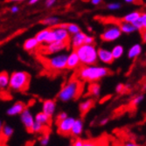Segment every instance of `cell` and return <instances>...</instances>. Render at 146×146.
Here are the masks:
<instances>
[{
    "label": "cell",
    "instance_id": "obj_1",
    "mask_svg": "<svg viewBox=\"0 0 146 146\" xmlns=\"http://www.w3.org/2000/svg\"><path fill=\"white\" fill-rule=\"evenodd\" d=\"M110 74V70L107 68L99 67L94 65H87L78 72L79 78L82 81L93 82H97Z\"/></svg>",
    "mask_w": 146,
    "mask_h": 146
},
{
    "label": "cell",
    "instance_id": "obj_2",
    "mask_svg": "<svg viewBox=\"0 0 146 146\" xmlns=\"http://www.w3.org/2000/svg\"><path fill=\"white\" fill-rule=\"evenodd\" d=\"M83 84L79 80L71 79L70 81L64 85L58 94V98L61 102H69L74 100L82 95L83 91Z\"/></svg>",
    "mask_w": 146,
    "mask_h": 146
},
{
    "label": "cell",
    "instance_id": "obj_3",
    "mask_svg": "<svg viewBox=\"0 0 146 146\" xmlns=\"http://www.w3.org/2000/svg\"><path fill=\"white\" fill-rule=\"evenodd\" d=\"M31 76L28 73L24 71L13 72L10 75L9 88L17 92L26 91L29 88Z\"/></svg>",
    "mask_w": 146,
    "mask_h": 146
},
{
    "label": "cell",
    "instance_id": "obj_4",
    "mask_svg": "<svg viewBox=\"0 0 146 146\" xmlns=\"http://www.w3.org/2000/svg\"><path fill=\"white\" fill-rule=\"evenodd\" d=\"M74 50L78 54L81 63L84 66L95 65L97 62L98 54L94 44H83Z\"/></svg>",
    "mask_w": 146,
    "mask_h": 146
},
{
    "label": "cell",
    "instance_id": "obj_5",
    "mask_svg": "<svg viewBox=\"0 0 146 146\" xmlns=\"http://www.w3.org/2000/svg\"><path fill=\"white\" fill-rule=\"evenodd\" d=\"M68 54H58L49 59H45L44 64L48 68V69L52 71H61L67 68Z\"/></svg>",
    "mask_w": 146,
    "mask_h": 146
},
{
    "label": "cell",
    "instance_id": "obj_6",
    "mask_svg": "<svg viewBox=\"0 0 146 146\" xmlns=\"http://www.w3.org/2000/svg\"><path fill=\"white\" fill-rule=\"evenodd\" d=\"M70 46V42H64V41H54L50 44H44L41 46L40 51L45 54H54L57 52L67 49Z\"/></svg>",
    "mask_w": 146,
    "mask_h": 146
},
{
    "label": "cell",
    "instance_id": "obj_7",
    "mask_svg": "<svg viewBox=\"0 0 146 146\" xmlns=\"http://www.w3.org/2000/svg\"><path fill=\"white\" fill-rule=\"evenodd\" d=\"M121 34L122 31L119 27V25H110V27L106 28L104 32L101 34V38L103 41L111 42L120 38Z\"/></svg>",
    "mask_w": 146,
    "mask_h": 146
},
{
    "label": "cell",
    "instance_id": "obj_8",
    "mask_svg": "<svg viewBox=\"0 0 146 146\" xmlns=\"http://www.w3.org/2000/svg\"><path fill=\"white\" fill-rule=\"evenodd\" d=\"M75 119L73 117H67L64 120L56 123L58 127V132L62 136H68L71 134V130L74 123Z\"/></svg>",
    "mask_w": 146,
    "mask_h": 146
},
{
    "label": "cell",
    "instance_id": "obj_9",
    "mask_svg": "<svg viewBox=\"0 0 146 146\" xmlns=\"http://www.w3.org/2000/svg\"><path fill=\"white\" fill-rule=\"evenodd\" d=\"M54 30L55 35V41H64V42H70V36L69 32L67 29H64L59 26H54L52 27Z\"/></svg>",
    "mask_w": 146,
    "mask_h": 146
},
{
    "label": "cell",
    "instance_id": "obj_10",
    "mask_svg": "<svg viewBox=\"0 0 146 146\" xmlns=\"http://www.w3.org/2000/svg\"><path fill=\"white\" fill-rule=\"evenodd\" d=\"M21 121L23 123V124L25 125L26 130L28 132H32V128L35 123L34 121V118L33 116L32 115L31 112L28 110H25L22 113H21Z\"/></svg>",
    "mask_w": 146,
    "mask_h": 146
},
{
    "label": "cell",
    "instance_id": "obj_11",
    "mask_svg": "<svg viewBox=\"0 0 146 146\" xmlns=\"http://www.w3.org/2000/svg\"><path fill=\"white\" fill-rule=\"evenodd\" d=\"M97 54H98V59L105 63V64H111L113 63L115 58L112 54V52L104 49V48H99L97 50Z\"/></svg>",
    "mask_w": 146,
    "mask_h": 146
},
{
    "label": "cell",
    "instance_id": "obj_12",
    "mask_svg": "<svg viewBox=\"0 0 146 146\" xmlns=\"http://www.w3.org/2000/svg\"><path fill=\"white\" fill-rule=\"evenodd\" d=\"M80 64H81V60H80V58L78 56V54L76 52V51H73L68 56V60H67V68L68 69H75L77 68Z\"/></svg>",
    "mask_w": 146,
    "mask_h": 146
},
{
    "label": "cell",
    "instance_id": "obj_13",
    "mask_svg": "<svg viewBox=\"0 0 146 146\" xmlns=\"http://www.w3.org/2000/svg\"><path fill=\"white\" fill-rule=\"evenodd\" d=\"M86 34L82 33V32H79L75 34H74L73 38H72V40H71V44L74 49L78 48L79 46H81L82 45L84 44L85 41V38H86Z\"/></svg>",
    "mask_w": 146,
    "mask_h": 146
},
{
    "label": "cell",
    "instance_id": "obj_14",
    "mask_svg": "<svg viewBox=\"0 0 146 146\" xmlns=\"http://www.w3.org/2000/svg\"><path fill=\"white\" fill-rule=\"evenodd\" d=\"M25 110V104L22 102H18L15 104H13L12 107H11L7 110V114L9 115H21V113Z\"/></svg>",
    "mask_w": 146,
    "mask_h": 146
},
{
    "label": "cell",
    "instance_id": "obj_15",
    "mask_svg": "<svg viewBox=\"0 0 146 146\" xmlns=\"http://www.w3.org/2000/svg\"><path fill=\"white\" fill-rule=\"evenodd\" d=\"M56 110V102L54 100H46L43 102L42 110L50 116H52Z\"/></svg>",
    "mask_w": 146,
    "mask_h": 146
},
{
    "label": "cell",
    "instance_id": "obj_16",
    "mask_svg": "<svg viewBox=\"0 0 146 146\" xmlns=\"http://www.w3.org/2000/svg\"><path fill=\"white\" fill-rule=\"evenodd\" d=\"M94 105H95V101L93 99H90V98L82 102L79 106V110H80V111H81L82 115V116L85 115L93 107H94Z\"/></svg>",
    "mask_w": 146,
    "mask_h": 146
},
{
    "label": "cell",
    "instance_id": "obj_17",
    "mask_svg": "<svg viewBox=\"0 0 146 146\" xmlns=\"http://www.w3.org/2000/svg\"><path fill=\"white\" fill-rule=\"evenodd\" d=\"M118 25H119V27H120L122 33H131L137 30L132 23L125 22L123 19L118 23Z\"/></svg>",
    "mask_w": 146,
    "mask_h": 146
},
{
    "label": "cell",
    "instance_id": "obj_18",
    "mask_svg": "<svg viewBox=\"0 0 146 146\" xmlns=\"http://www.w3.org/2000/svg\"><path fill=\"white\" fill-rule=\"evenodd\" d=\"M35 121L40 123L46 126L50 125L51 122H52V116L48 115L47 114H46L45 112H39L35 115Z\"/></svg>",
    "mask_w": 146,
    "mask_h": 146
},
{
    "label": "cell",
    "instance_id": "obj_19",
    "mask_svg": "<svg viewBox=\"0 0 146 146\" xmlns=\"http://www.w3.org/2000/svg\"><path fill=\"white\" fill-rule=\"evenodd\" d=\"M82 129H83V123H82V121L81 119H76L74 121V123L73 125V128H72V130H71V135L73 137H79L80 135L82 134Z\"/></svg>",
    "mask_w": 146,
    "mask_h": 146
},
{
    "label": "cell",
    "instance_id": "obj_20",
    "mask_svg": "<svg viewBox=\"0 0 146 146\" xmlns=\"http://www.w3.org/2000/svg\"><path fill=\"white\" fill-rule=\"evenodd\" d=\"M39 45V42L37 40L36 38H30L28 39H26L24 43V48L25 50L31 52L33 50H35Z\"/></svg>",
    "mask_w": 146,
    "mask_h": 146
},
{
    "label": "cell",
    "instance_id": "obj_21",
    "mask_svg": "<svg viewBox=\"0 0 146 146\" xmlns=\"http://www.w3.org/2000/svg\"><path fill=\"white\" fill-rule=\"evenodd\" d=\"M88 95L93 96H98L100 95L101 92V86L99 83H97L96 82H90V84L88 85Z\"/></svg>",
    "mask_w": 146,
    "mask_h": 146
},
{
    "label": "cell",
    "instance_id": "obj_22",
    "mask_svg": "<svg viewBox=\"0 0 146 146\" xmlns=\"http://www.w3.org/2000/svg\"><path fill=\"white\" fill-rule=\"evenodd\" d=\"M142 52V46L139 44H136L133 46H131L128 52V57L129 59H135L137 58Z\"/></svg>",
    "mask_w": 146,
    "mask_h": 146
},
{
    "label": "cell",
    "instance_id": "obj_23",
    "mask_svg": "<svg viewBox=\"0 0 146 146\" xmlns=\"http://www.w3.org/2000/svg\"><path fill=\"white\" fill-rule=\"evenodd\" d=\"M141 14L142 13L139 11H132L130 13H128L127 15H125L123 18V20L125 22H129V23H134L141 17Z\"/></svg>",
    "mask_w": 146,
    "mask_h": 146
},
{
    "label": "cell",
    "instance_id": "obj_24",
    "mask_svg": "<svg viewBox=\"0 0 146 146\" xmlns=\"http://www.w3.org/2000/svg\"><path fill=\"white\" fill-rule=\"evenodd\" d=\"M10 76L6 72L0 73V89H5L9 87Z\"/></svg>",
    "mask_w": 146,
    "mask_h": 146
},
{
    "label": "cell",
    "instance_id": "obj_25",
    "mask_svg": "<svg viewBox=\"0 0 146 146\" xmlns=\"http://www.w3.org/2000/svg\"><path fill=\"white\" fill-rule=\"evenodd\" d=\"M12 134H13V129L11 128L8 125H5V126L3 127L1 134H0V139L6 141L7 139H9L11 137Z\"/></svg>",
    "mask_w": 146,
    "mask_h": 146
},
{
    "label": "cell",
    "instance_id": "obj_26",
    "mask_svg": "<svg viewBox=\"0 0 146 146\" xmlns=\"http://www.w3.org/2000/svg\"><path fill=\"white\" fill-rule=\"evenodd\" d=\"M40 23L42 25H46L51 26V27H54V26H56L60 24V19L59 18H56V17H49V18L42 19Z\"/></svg>",
    "mask_w": 146,
    "mask_h": 146
},
{
    "label": "cell",
    "instance_id": "obj_27",
    "mask_svg": "<svg viewBox=\"0 0 146 146\" xmlns=\"http://www.w3.org/2000/svg\"><path fill=\"white\" fill-rule=\"evenodd\" d=\"M50 29H51V27L50 28H46L44 30H41L40 32H38L36 34L35 38H37V40L39 42V44H43L44 43V41H45V39H46V36H47V34L50 32Z\"/></svg>",
    "mask_w": 146,
    "mask_h": 146
},
{
    "label": "cell",
    "instance_id": "obj_28",
    "mask_svg": "<svg viewBox=\"0 0 146 146\" xmlns=\"http://www.w3.org/2000/svg\"><path fill=\"white\" fill-rule=\"evenodd\" d=\"M123 47L120 45H117L115 46V47H113L112 49V54L114 56L115 59H119V58H121L122 55L123 54Z\"/></svg>",
    "mask_w": 146,
    "mask_h": 146
},
{
    "label": "cell",
    "instance_id": "obj_29",
    "mask_svg": "<svg viewBox=\"0 0 146 146\" xmlns=\"http://www.w3.org/2000/svg\"><path fill=\"white\" fill-rule=\"evenodd\" d=\"M46 127H47V126L35 121V123H34V124H33V126L32 128L31 133H40V132H44Z\"/></svg>",
    "mask_w": 146,
    "mask_h": 146
},
{
    "label": "cell",
    "instance_id": "obj_30",
    "mask_svg": "<svg viewBox=\"0 0 146 146\" xmlns=\"http://www.w3.org/2000/svg\"><path fill=\"white\" fill-rule=\"evenodd\" d=\"M55 41V35H54V30H52V28L51 27L50 29V32L49 33L47 34L45 41L43 44H50V43H52Z\"/></svg>",
    "mask_w": 146,
    "mask_h": 146
},
{
    "label": "cell",
    "instance_id": "obj_31",
    "mask_svg": "<svg viewBox=\"0 0 146 146\" xmlns=\"http://www.w3.org/2000/svg\"><path fill=\"white\" fill-rule=\"evenodd\" d=\"M67 30L69 32V33H71L73 35L79 33V32H81V28H80L79 26L75 24H68Z\"/></svg>",
    "mask_w": 146,
    "mask_h": 146
},
{
    "label": "cell",
    "instance_id": "obj_32",
    "mask_svg": "<svg viewBox=\"0 0 146 146\" xmlns=\"http://www.w3.org/2000/svg\"><path fill=\"white\" fill-rule=\"evenodd\" d=\"M143 98H144V96L143 95H140V96H136L133 100L131 101V105L132 106H137V105H138L139 103H141L143 102Z\"/></svg>",
    "mask_w": 146,
    "mask_h": 146
},
{
    "label": "cell",
    "instance_id": "obj_33",
    "mask_svg": "<svg viewBox=\"0 0 146 146\" xmlns=\"http://www.w3.org/2000/svg\"><path fill=\"white\" fill-rule=\"evenodd\" d=\"M49 139H50L49 133H45L44 136L40 138V144L41 145H44V146L47 145L48 143H49Z\"/></svg>",
    "mask_w": 146,
    "mask_h": 146
},
{
    "label": "cell",
    "instance_id": "obj_34",
    "mask_svg": "<svg viewBox=\"0 0 146 146\" xmlns=\"http://www.w3.org/2000/svg\"><path fill=\"white\" fill-rule=\"evenodd\" d=\"M107 8L110 9V10H118L121 8V4L119 3H111V4H109L107 5Z\"/></svg>",
    "mask_w": 146,
    "mask_h": 146
},
{
    "label": "cell",
    "instance_id": "obj_35",
    "mask_svg": "<svg viewBox=\"0 0 146 146\" xmlns=\"http://www.w3.org/2000/svg\"><path fill=\"white\" fill-rule=\"evenodd\" d=\"M139 19H140V21L142 22V25H143V30H146V12L142 13Z\"/></svg>",
    "mask_w": 146,
    "mask_h": 146
},
{
    "label": "cell",
    "instance_id": "obj_36",
    "mask_svg": "<svg viewBox=\"0 0 146 146\" xmlns=\"http://www.w3.org/2000/svg\"><path fill=\"white\" fill-rule=\"evenodd\" d=\"M67 117H68V115H67V113L62 112V113L59 114V115H57V118H56V123H58V122H60V121H62V120H64V119H65V118H67Z\"/></svg>",
    "mask_w": 146,
    "mask_h": 146
},
{
    "label": "cell",
    "instance_id": "obj_37",
    "mask_svg": "<svg viewBox=\"0 0 146 146\" xmlns=\"http://www.w3.org/2000/svg\"><path fill=\"white\" fill-rule=\"evenodd\" d=\"M95 42V38L94 37L92 36H86L85 38V41H84V44H94Z\"/></svg>",
    "mask_w": 146,
    "mask_h": 146
},
{
    "label": "cell",
    "instance_id": "obj_38",
    "mask_svg": "<svg viewBox=\"0 0 146 146\" xmlns=\"http://www.w3.org/2000/svg\"><path fill=\"white\" fill-rule=\"evenodd\" d=\"M124 90H126V87L123 84H118L115 88V91L117 93H123Z\"/></svg>",
    "mask_w": 146,
    "mask_h": 146
},
{
    "label": "cell",
    "instance_id": "obj_39",
    "mask_svg": "<svg viewBox=\"0 0 146 146\" xmlns=\"http://www.w3.org/2000/svg\"><path fill=\"white\" fill-rule=\"evenodd\" d=\"M56 2V0H46V6L47 8H50L54 5Z\"/></svg>",
    "mask_w": 146,
    "mask_h": 146
},
{
    "label": "cell",
    "instance_id": "obj_40",
    "mask_svg": "<svg viewBox=\"0 0 146 146\" xmlns=\"http://www.w3.org/2000/svg\"><path fill=\"white\" fill-rule=\"evenodd\" d=\"M73 144L75 145V146H83L84 145V141L81 140V139H76L75 142L73 143Z\"/></svg>",
    "mask_w": 146,
    "mask_h": 146
},
{
    "label": "cell",
    "instance_id": "obj_41",
    "mask_svg": "<svg viewBox=\"0 0 146 146\" xmlns=\"http://www.w3.org/2000/svg\"><path fill=\"white\" fill-rule=\"evenodd\" d=\"M126 3H129V4H139L141 3L140 0H124Z\"/></svg>",
    "mask_w": 146,
    "mask_h": 146
},
{
    "label": "cell",
    "instance_id": "obj_42",
    "mask_svg": "<svg viewBox=\"0 0 146 146\" xmlns=\"http://www.w3.org/2000/svg\"><path fill=\"white\" fill-rule=\"evenodd\" d=\"M142 33V38L144 42H146V30H142L141 31Z\"/></svg>",
    "mask_w": 146,
    "mask_h": 146
},
{
    "label": "cell",
    "instance_id": "obj_43",
    "mask_svg": "<svg viewBox=\"0 0 146 146\" xmlns=\"http://www.w3.org/2000/svg\"><path fill=\"white\" fill-rule=\"evenodd\" d=\"M102 0H91V3L92 5H98L99 4L102 3Z\"/></svg>",
    "mask_w": 146,
    "mask_h": 146
},
{
    "label": "cell",
    "instance_id": "obj_44",
    "mask_svg": "<svg viewBox=\"0 0 146 146\" xmlns=\"http://www.w3.org/2000/svg\"><path fill=\"white\" fill-rule=\"evenodd\" d=\"M19 7L18 6H12L11 8V11L12 12V13H17L18 11H19Z\"/></svg>",
    "mask_w": 146,
    "mask_h": 146
},
{
    "label": "cell",
    "instance_id": "obj_45",
    "mask_svg": "<svg viewBox=\"0 0 146 146\" xmlns=\"http://www.w3.org/2000/svg\"><path fill=\"white\" fill-rule=\"evenodd\" d=\"M108 121H109V119H107V118L102 119V120L101 121V123H100V124H101V125H104V124H106V123H108Z\"/></svg>",
    "mask_w": 146,
    "mask_h": 146
},
{
    "label": "cell",
    "instance_id": "obj_46",
    "mask_svg": "<svg viewBox=\"0 0 146 146\" xmlns=\"http://www.w3.org/2000/svg\"><path fill=\"white\" fill-rule=\"evenodd\" d=\"M38 1H39V0H30V1H29V4H30V5H34V4L38 3Z\"/></svg>",
    "mask_w": 146,
    "mask_h": 146
},
{
    "label": "cell",
    "instance_id": "obj_47",
    "mask_svg": "<svg viewBox=\"0 0 146 146\" xmlns=\"http://www.w3.org/2000/svg\"><path fill=\"white\" fill-rule=\"evenodd\" d=\"M125 145H127V146H132V145H137V143H126Z\"/></svg>",
    "mask_w": 146,
    "mask_h": 146
},
{
    "label": "cell",
    "instance_id": "obj_48",
    "mask_svg": "<svg viewBox=\"0 0 146 146\" xmlns=\"http://www.w3.org/2000/svg\"><path fill=\"white\" fill-rule=\"evenodd\" d=\"M3 127H4V125H3L2 122L0 121V134H1V131H2V129H3Z\"/></svg>",
    "mask_w": 146,
    "mask_h": 146
},
{
    "label": "cell",
    "instance_id": "obj_49",
    "mask_svg": "<svg viewBox=\"0 0 146 146\" xmlns=\"http://www.w3.org/2000/svg\"><path fill=\"white\" fill-rule=\"evenodd\" d=\"M25 0H9V2H22Z\"/></svg>",
    "mask_w": 146,
    "mask_h": 146
},
{
    "label": "cell",
    "instance_id": "obj_50",
    "mask_svg": "<svg viewBox=\"0 0 146 146\" xmlns=\"http://www.w3.org/2000/svg\"><path fill=\"white\" fill-rule=\"evenodd\" d=\"M144 89L146 90V84H145V86H144Z\"/></svg>",
    "mask_w": 146,
    "mask_h": 146
}]
</instances>
